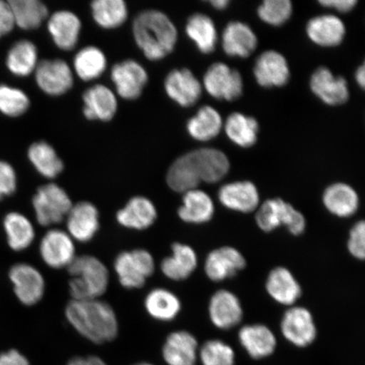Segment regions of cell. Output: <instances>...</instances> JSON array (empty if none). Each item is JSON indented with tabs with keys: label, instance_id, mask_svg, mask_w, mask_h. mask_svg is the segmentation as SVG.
I'll return each instance as SVG.
<instances>
[{
	"label": "cell",
	"instance_id": "cell-1",
	"mask_svg": "<svg viewBox=\"0 0 365 365\" xmlns=\"http://www.w3.org/2000/svg\"><path fill=\"white\" fill-rule=\"evenodd\" d=\"M230 170V160L222 150L200 148L176 159L168 168L166 179L173 191L185 193L197 189L202 182L214 184L221 181Z\"/></svg>",
	"mask_w": 365,
	"mask_h": 365
},
{
	"label": "cell",
	"instance_id": "cell-2",
	"mask_svg": "<svg viewBox=\"0 0 365 365\" xmlns=\"http://www.w3.org/2000/svg\"><path fill=\"white\" fill-rule=\"evenodd\" d=\"M67 321L85 339L103 344L116 339L118 324L111 305L96 299L74 300L67 304Z\"/></svg>",
	"mask_w": 365,
	"mask_h": 365
},
{
	"label": "cell",
	"instance_id": "cell-3",
	"mask_svg": "<svg viewBox=\"0 0 365 365\" xmlns=\"http://www.w3.org/2000/svg\"><path fill=\"white\" fill-rule=\"evenodd\" d=\"M132 31L137 46L145 58L158 61L175 50L178 30L165 13L148 10L135 18Z\"/></svg>",
	"mask_w": 365,
	"mask_h": 365
},
{
	"label": "cell",
	"instance_id": "cell-4",
	"mask_svg": "<svg viewBox=\"0 0 365 365\" xmlns=\"http://www.w3.org/2000/svg\"><path fill=\"white\" fill-rule=\"evenodd\" d=\"M67 269L71 277L68 287L72 299H96L107 291L109 272L97 257H76Z\"/></svg>",
	"mask_w": 365,
	"mask_h": 365
},
{
	"label": "cell",
	"instance_id": "cell-5",
	"mask_svg": "<svg viewBox=\"0 0 365 365\" xmlns=\"http://www.w3.org/2000/svg\"><path fill=\"white\" fill-rule=\"evenodd\" d=\"M31 204L36 222L46 227L58 225L65 220L73 207L66 191L54 182L39 187Z\"/></svg>",
	"mask_w": 365,
	"mask_h": 365
},
{
	"label": "cell",
	"instance_id": "cell-6",
	"mask_svg": "<svg viewBox=\"0 0 365 365\" xmlns=\"http://www.w3.org/2000/svg\"><path fill=\"white\" fill-rule=\"evenodd\" d=\"M257 222L264 232H272L277 227L286 226L294 235L303 234L307 227L303 214L282 199L264 202L258 209Z\"/></svg>",
	"mask_w": 365,
	"mask_h": 365
},
{
	"label": "cell",
	"instance_id": "cell-7",
	"mask_svg": "<svg viewBox=\"0 0 365 365\" xmlns=\"http://www.w3.org/2000/svg\"><path fill=\"white\" fill-rule=\"evenodd\" d=\"M114 269L120 284L128 289L143 287L155 271L153 255L145 250L125 251L118 255Z\"/></svg>",
	"mask_w": 365,
	"mask_h": 365
},
{
	"label": "cell",
	"instance_id": "cell-8",
	"mask_svg": "<svg viewBox=\"0 0 365 365\" xmlns=\"http://www.w3.org/2000/svg\"><path fill=\"white\" fill-rule=\"evenodd\" d=\"M14 294L25 307H34L43 299L46 282L42 272L30 263L14 264L9 271Z\"/></svg>",
	"mask_w": 365,
	"mask_h": 365
},
{
	"label": "cell",
	"instance_id": "cell-9",
	"mask_svg": "<svg viewBox=\"0 0 365 365\" xmlns=\"http://www.w3.org/2000/svg\"><path fill=\"white\" fill-rule=\"evenodd\" d=\"M203 86L212 98L232 102L243 93L244 82L238 71L218 62L205 73Z\"/></svg>",
	"mask_w": 365,
	"mask_h": 365
},
{
	"label": "cell",
	"instance_id": "cell-10",
	"mask_svg": "<svg viewBox=\"0 0 365 365\" xmlns=\"http://www.w3.org/2000/svg\"><path fill=\"white\" fill-rule=\"evenodd\" d=\"M39 254L46 266L68 268L76 257L74 240L66 231L51 228L40 241Z\"/></svg>",
	"mask_w": 365,
	"mask_h": 365
},
{
	"label": "cell",
	"instance_id": "cell-11",
	"mask_svg": "<svg viewBox=\"0 0 365 365\" xmlns=\"http://www.w3.org/2000/svg\"><path fill=\"white\" fill-rule=\"evenodd\" d=\"M111 79L120 97L135 100L143 94L148 82V74L139 62L126 59L112 67Z\"/></svg>",
	"mask_w": 365,
	"mask_h": 365
},
{
	"label": "cell",
	"instance_id": "cell-12",
	"mask_svg": "<svg viewBox=\"0 0 365 365\" xmlns=\"http://www.w3.org/2000/svg\"><path fill=\"white\" fill-rule=\"evenodd\" d=\"M35 76L39 88L51 96L65 94L74 84L71 68L62 59H44L39 62Z\"/></svg>",
	"mask_w": 365,
	"mask_h": 365
},
{
	"label": "cell",
	"instance_id": "cell-13",
	"mask_svg": "<svg viewBox=\"0 0 365 365\" xmlns=\"http://www.w3.org/2000/svg\"><path fill=\"white\" fill-rule=\"evenodd\" d=\"M168 98L182 108L193 106L202 94V85L192 71L187 68H175L164 81Z\"/></svg>",
	"mask_w": 365,
	"mask_h": 365
},
{
	"label": "cell",
	"instance_id": "cell-14",
	"mask_svg": "<svg viewBox=\"0 0 365 365\" xmlns=\"http://www.w3.org/2000/svg\"><path fill=\"white\" fill-rule=\"evenodd\" d=\"M281 330L285 339L299 348L316 340L317 330L312 313L303 307H293L282 317Z\"/></svg>",
	"mask_w": 365,
	"mask_h": 365
},
{
	"label": "cell",
	"instance_id": "cell-15",
	"mask_svg": "<svg viewBox=\"0 0 365 365\" xmlns=\"http://www.w3.org/2000/svg\"><path fill=\"white\" fill-rule=\"evenodd\" d=\"M254 76L263 88H280L289 82V63L280 53L269 50L259 56L254 66Z\"/></svg>",
	"mask_w": 365,
	"mask_h": 365
},
{
	"label": "cell",
	"instance_id": "cell-16",
	"mask_svg": "<svg viewBox=\"0 0 365 365\" xmlns=\"http://www.w3.org/2000/svg\"><path fill=\"white\" fill-rule=\"evenodd\" d=\"M310 89L323 103L336 106L348 101V82L341 76H336L327 67H319L310 78Z\"/></svg>",
	"mask_w": 365,
	"mask_h": 365
},
{
	"label": "cell",
	"instance_id": "cell-17",
	"mask_svg": "<svg viewBox=\"0 0 365 365\" xmlns=\"http://www.w3.org/2000/svg\"><path fill=\"white\" fill-rule=\"evenodd\" d=\"M67 232L74 240L86 243L99 230V212L93 204L81 202L73 207L66 218Z\"/></svg>",
	"mask_w": 365,
	"mask_h": 365
},
{
	"label": "cell",
	"instance_id": "cell-18",
	"mask_svg": "<svg viewBox=\"0 0 365 365\" xmlns=\"http://www.w3.org/2000/svg\"><path fill=\"white\" fill-rule=\"evenodd\" d=\"M246 266L244 255L230 246L214 250L207 255L205 272L209 279L221 282L235 277Z\"/></svg>",
	"mask_w": 365,
	"mask_h": 365
},
{
	"label": "cell",
	"instance_id": "cell-19",
	"mask_svg": "<svg viewBox=\"0 0 365 365\" xmlns=\"http://www.w3.org/2000/svg\"><path fill=\"white\" fill-rule=\"evenodd\" d=\"M209 314L213 325L222 330H228L239 325L243 318V309L235 294L219 290L209 303Z\"/></svg>",
	"mask_w": 365,
	"mask_h": 365
},
{
	"label": "cell",
	"instance_id": "cell-20",
	"mask_svg": "<svg viewBox=\"0 0 365 365\" xmlns=\"http://www.w3.org/2000/svg\"><path fill=\"white\" fill-rule=\"evenodd\" d=\"M162 354L168 365H196L199 359L198 341L189 331H173L164 342Z\"/></svg>",
	"mask_w": 365,
	"mask_h": 365
},
{
	"label": "cell",
	"instance_id": "cell-21",
	"mask_svg": "<svg viewBox=\"0 0 365 365\" xmlns=\"http://www.w3.org/2000/svg\"><path fill=\"white\" fill-rule=\"evenodd\" d=\"M218 199L225 207L243 213L255 211L259 203L257 186L250 181L232 182L222 185L218 191Z\"/></svg>",
	"mask_w": 365,
	"mask_h": 365
},
{
	"label": "cell",
	"instance_id": "cell-22",
	"mask_svg": "<svg viewBox=\"0 0 365 365\" xmlns=\"http://www.w3.org/2000/svg\"><path fill=\"white\" fill-rule=\"evenodd\" d=\"M83 113L88 120L110 121L118 109L116 95L108 86H91L83 94Z\"/></svg>",
	"mask_w": 365,
	"mask_h": 365
},
{
	"label": "cell",
	"instance_id": "cell-23",
	"mask_svg": "<svg viewBox=\"0 0 365 365\" xmlns=\"http://www.w3.org/2000/svg\"><path fill=\"white\" fill-rule=\"evenodd\" d=\"M258 44L257 35L248 25L240 21L228 23L222 35V45L227 56L247 58Z\"/></svg>",
	"mask_w": 365,
	"mask_h": 365
},
{
	"label": "cell",
	"instance_id": "cell-24",
	"mask_svg": "<svg viewBox=\"0 0 365 365\" xmlns=\"http://www.w3.org/2000/svg\"><path fill=\"white\" fill-rule=\"evenodd\" d=\"M81 21L75 13L58 11L50 16L48 29L54 43L62 50H72L78 43Z\"/></svg>",
	"mask_w": 365,
	"mask_h": 365
},
{
	"label": "cell",
	"instance_id": "cell-25",
	"mask_svg": "<svg viewBox=\"0 0 365 365\" xmlns=\"http://www.w3.org/2000/svg\"><path fill=\"white\" fill-rule=\"evenodd\" d=\"M158 212L153 202L144 196H135L117 212V221L130 230H145L157 220Z\"/></svg>",
	"mask_w": 365,
	"mask_h": 365
},
{
	"label": "cell",
	"instance_id": "cell-26",
	"mask_svg": "<svg viewBox=\"0 0 365 365\" xmlns=\"http://www.w3.org/2000/svg\"><path fill=\"white\" fill-rule=\"evenodd\" d=\"M242 346L251 358L261 359L274 353L277 346L275 335L271 329L262 324L242 327L239 332Z\"/></svg>",
	"mask_w": 365,
	"mask_h": 365
},
{
	"label": "cell",
	"instance_id": "cell-27",
	"mask_svg": "<svg viewBox=\"0 0 365 365\" xmlns=\"http://www.w3.org/2000/svg\"><path fill=\"white\" fill-rule=\"evenodd\" d=\"M307 33L314 43L322 47H335L344 41L346 27L340 18L323 15L309 21Z\"/></svg>",
	"mask_w": 365,
	"mask_h": 365
},
{
	"label": "cell",
	"instance_id": "cell-28",
	"mask_svg": "<svg viewBox=\"0 0 365 365\" xmlns=\"http://www.w3.org/2000/svg\"><path fill=\"white\" fill-rule=\"evenodd\" d=\"M7 244L13 251L21 252L30 247L36 238V230L29 217L19 212L6 214L3 220Z\"/></svg>",
	"mask_w": 365,
	"mask_h": 365
},
{
	"label": "cell",
	"instance_id": "cell-29",
	"mask_svg": "<svg viewBox=\"0 0 365 365\" xmlns=\"http://www.w3.org/2000/svg\"><path fill=\"white\" fill-rule=\"evenodd\" d=\"M198 258L190 246L175 243L172 246V255L163 259L161 271L173 281L187 279L197 267Z\"/></svg>",
	"mask_w": 365,
	"mask_h": 365
},
{
	"label": "cell",
	"instance_id": "cell-30",
	"mask_svg": "<svg viewBox=\"0 0 365 365\" xmlns=\"http://www.w3.org/2000/svg\"><path fill=\"white\" fill-rule=\"evenodd\" d=\"M215 205L211 196L198 189L187 191L178 211L182 221L194 225L207 222L212 218Z\"/></svg>",
	"mask_w": 365,
	"mask_h": 365
},
{
	"label": "cell",
	"instance_id": "cell-31",
	"mask_svg": "<svg viewBox=\"0 0 365 365\" xmlns=\"http://www.w3.org/2000/svg\"><path fill=\"white\" fill-rule=\"evenodd\" d=\"M323 203L333 215L349 217L358 211L359 197L353 187L344 182H336L324 192Z\"/></svg>",
	"mask_w": 365,
	"mask_h": 365
},
{
	"label": "cell",
	"instance_id": "cell-32",
	"mask_svg": "<svg viewBox=\"0 0 365 365\" xmlns=\"http://www.w3.org/2000/svg\"><path fill=\"white\" fill-rule=\"evenodd\" d=\"M266 287L276 302L284 305L295 304L302 292L293 274L284 267H277L269 273Z\"/></svg>",
	"mask_w": 365,
	"mask_h": 365
},
{
	"label": "cell",
	"instance_id": "cell-33",
	"mask_svg": "<svg viewBox=\"0 0 365 365\" xmlns=\"http://www.w3.org/2000/svg\"><path fill=\"white\" fill-rule=\"evenodd\" d=\"M185 33L200 53L209 54L215 50L218 40L215 23L205 14L195 13L190 16Z\"/></svg>",
	"mask_w": 365,
	"mask_h": 365
},
{
	"label": "cell",
	"instance_id": "cell-34",
	"mask_svg": "<svg viewBox=\"0 0 365 365\" xmlns=\"http://www.w3.org/2000/svg\"><path fill=\"white\" fill-rule=\"evenodd\" d=\"M223 127L221 114L211 106H203L187 122L186 130L195 140H211L220 134Z\"/></svg>",
	"mask_w": 365,
	"mask_h": 365
},
{
	"label": "cell",
	"instance_id": "cell-35",
	"mask_svg": "<svg viewBox=\"0 0 365 365\" xmlns=\"http://www.w3.org/2000/svg\"><path fill=\"white\" fill-rule=\"evenodd\" d=\"M223 126L227 138L240 148L252 147L257 141L259 125L252 117L241 113H231Z\"/></svg>",
	"mask_w": 365,
	"mask_h": 365
},
{
	"label": "cell",
	"instance_id": "cell-36",
	"mask_svg": "<svg viewBox=\"0 0 365 365\" xmlns=\"http://www.w3.org/2000/svg\"><path fill=\"white\" fill-rule=\"evenodd\" d=\"M145 308L150 316L158 321L170 322L179 314L181 303L171 291L155 289L145 297Z\"/></svg>",
	"mask_w": 365,
	"mask_h": 365
},
{
	"label": "cell",
	"instance_id": "cell-37",
	"mask_svg": "<svg viewBox=\"0 0 365 365\" xmlns=\"http://www.w3.org/2000/svg\"><path fill=\"white\" fill-rule=\"evenodd\" d=\"M29 158L36 170L46 179H56L63 170V163L56 150L45 141L31 145Z\"/></svg>",
	"mask_w": 365,
	"mask_h": 365
},
{
	"label": "cell",
	"instance_id": "cell-38",
	"mask_svg": "<svg viewBox=\"0 0 365 365\" xmlns=\"http://www.w3.org/2000/svg\"><path fill=\"white\" fill-rule=\"evenodd\" d=\"M91 16L97 24L104 29H115L128 18L127 4L123 0H95L91 4Z\"/></svg>",
	"mask_w": 365,
	"mask_h": 365
},
{
	"label": "cell",
	"instance_id": "cell-39",
	"mask_svg": "<svg viewBox=\"0 0 365 365\" xmlns=\"http://www.w3.org/2000/svg\"><path fill=\"white\" fill-rule=\"evenodd\" d=\"M107 58L101 49L88 46L80 50L74 58L76 75L84 81L99 78L107 68Z\"/></svg>",
	"mask_w": 365,
	"mask_h": 365
},
{
	"label": "cell",
	"instance_id": "cell-40",
	"mask_svg": "<svg viewBox=\"0 0 365 365\" xmlns=\"http://www.w3.org/2000/svg\"><path fill=\"white\" fill-rule=\"evenodd\" d=\"M6 65L14 75H31L38 65V49L35 44L29 40L18 41L8 53Z\"/></svg>",
	"mask_w": 365,
	"mask_h": 365
},
{
	"label": "cell",
	"instance_id": "cell-41",
	"mask_svg": "<svg viewBox=\"0 0 365 365\" xmlns=\"http://www.w3.org/2000/svg\"><path fill=\"white\" fill-rule=\"evenodd\" d=\"M15 24L22 29H38L47 18V6L39 0H10Z\"/></svg>",
	"mask_w": 365,
	"mask_h": 365
},
{
	"label": "cell",
	"instance_id": "cell-42",
	"mask_svg": "<svg viewBox=\"0 0 365 365\" xmlns=\"http://www.w3.org/2000/svg\"><path fill=\"white\" fill-rule=\"evenodd\" d=\"M199 359L202 365H235L234 349L221 340L205 341L199 349Z\"/></svg>",
	"mask_w": 365,
	"mask_h": 365
},
{
	"label": "cell",
	"instance_id": "cell-43",
	"mask_svg": "<svg viewBox=\"0 0 365 365\" xmlns=\"http://www.w3.org/2000/svg\"><path fill=\"white\" fill-rule=\"evenodd\" d=\"M30 100L24 91L0 85V112L10 117L22 115L29 109Z\"/></svg>",
	"mask_w": 365,
	"mask_h": 365
},
{
	"label": "cell",
	"instance_id": "cell-44",
	"mask_svg": "<svg viewBox=\"0 0 365 365\" xmlns=\"http://www.w3.org/2000/svg\"><path fill=\"white\" fill-rule=\"evenodd\" d=\"M293 13L289 0H266L258 8V16L267 24L279 26L289 21Z\"/></svg>",
	"mask_w": 365,
	"mask_h": 365
},
{
	"label": "cell",
	"instance_id": "cell-45",
	"mask_svg": "<svg viewBox=\"0 0 365 365\" xmlns=\"http://www.w3.org/2000/svg\"><path fill=\"white\" fill-rule=\"evenodd\" d=\"M348 248L355 258L365 261V221H360L351 228Z\"/></svg>",
	"mask_w": 365,
	"mask_h": 365
},
{
	"label": "cell",
	"instance_id": "cell-46",
	"mask_svg": "<svg viewBox=\"0 0 365 365\" xmlns=\"http://www.w3.org/2000/svg\"><path fill=\"white\" fill-rule=\"evenodd\" d=\"M17 176L10 163L0 160V200L16 192Z\"/></svg>",
	"mask_w": 365,
	"mask_h": 365
},
{
	"label": "cell",
	"instance_id": "cell-47",
	"mask_svg": "<svg viewBox=\"0 0 365 365\" xmlns=\"http://www.w3.org/2000/svg\"><path fill=\"white\" fill-rule=\"evenodd\" d=\"M15 25L10 4L0 0V38L10 33Z\"/></svg>",
	"mask_w": 365,
	"mask_h": 365
},
{
	"label": "cell",
	"instance_id": "cell-48",
	"mask_svg": "<svg viewBox=\"0 0 365 365\" xmlns=\"http://www.w3.org/2000/svg\"><path fill=\"white\" fill-rule=\"evenodd\" d=\"M0 365H31L29 359L16 349L0 353Z\"/></svg>",
	"mask_w": 365,
	"mask_h": 365
},
{
	"label": "cell",
	"instance_id": "cell-49",
	"mask_svg": "<svg viewBox=\"0 0 365 365\" xmlns=\"http://www.w3.org/2000/svg\"><path fill=\"white\" fill-rule=\"evenodd\" d=\"M319 4L337 12L348 13L353 10L358 2L356 0H322Z\"/></svg>",
	"mask_w": 365,
	"mask_h": 365
},
{
	"label": "cell",
	"instance_id": "cell-50",
	"mask_svg": "<svg viewBox=\"0 0 365 365\" xmlns=\"http://www.w3.org/2000/svg\"><path fill=\"white\" fill-rule=\"evenodd\" d=\"M67 365H108L106 362L98 356L88 357H75L67 363Z\"/></svg>",
	"mask_w": 365,
	"mask_h": 365
},
{
	"label": "cell",
	"instance_id": "cell-51",
	"mask_svg": "<svg viewBox=\"0 0 365 365\" xmlns=\"http://www.w3.org/2000/svg\"><path fill=\"white\" fill-rule=\"evenodd\" d=\"M355 80L360 88L365 91V61L356 71Z\"/></svg>",
	"mask_w": 365,
	"mask_h": 365
},
{
	"label": "cell",
	"instance_id": "cell-52",
	"mask_svg": "<svg viewBox=\"0 0 365 365\" xmlns=\"http://www.w3.org/2000/svg\"><path fill=\"white\" fill-rule=\"evenodd\" d=\"M209 4H211V6L216 9V10L222 11L225 10L228 4H230V1L228 0H211V1H209Z\"/></svg>",
	"mask_w": 365,
	"mask_h": 365
},
{
	"label": "cell",
	"instance_id": "cell-53",
	"mask_svg": "<svg viewBox=\"0 0 365 365\" xmlns=\"http://www.w3.org/2000/svg\"><path fill=\"white\" fill-rule=\"evenodd\" d=\"M134 365H154V364H150V363H147V362H141V363L135 364Z\"/></svg>",
	"mask_w": 365,
	"mask_h": 365
}]
</instances>
